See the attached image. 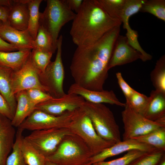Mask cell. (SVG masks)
Wrapping results in <instances>:
<instances>
[{"mask_svg": "<svg viewBox=\"0 0 165 165\" xmlns=\"http://www.w3.org/2000/svg\"><path fill=\"white\" fill-rule=\"evenodd\" d=\"M120 30V26H118L95 43L77 46L70 67L75 83L89 90H104L109 61Z\"/></svg>", "mask_w": 165, "mask_h": 165, "instance_id": "obj_1", "label": "cell"}, {"mask_svg": "<svg viewBox=\"0 0 165 165\" xmlns=\"http://www.w3.org/2000/svg\"><path fill=\"white\" fill-rule=\"evenodd\" d=\"M122 23L120 19L108 15L97 0H84L73 20L70 34L77 46H86L95 43Z\"/></svg>", "mask_w": 165, "mask_h": 165, "instance_id": "obj_2", "label": "cell"}, {"mask_svg": "<svg viewBox=\"0 0 165 165\" xmlns=\"http://www.w3.org/2000/svg\"><path fill=\"white\" fill-rule=\"evenodd\" d=\"M90 119L97 134L104 139L113 143L121 141L119 126L110 109L102 103L85 101L79 107Z\"/></svg>", "mask_w": 165, "mask_h": 165, "instance_id": "obj_3", "label": "cell"}, {"mask_svg": "<svg viewBox=\"0 0 165 165\" xmlns=\"http://www.w3.org/2000/svg\"><path fill=\"white\" fill-rule=\"evenodd\" d=\"M93 156L83 140L72 134L65 137L55 152L46 160L58 165H83Z\"/></svg>", "mask_w": 165, "mask_h": 165, "instance_id": "obj_4", "label": "cell"}, {"mask_svg": "<svg viewBox=\"0 0 165 165\" xmlns=\"http://www.w3.org/2000/svg\"><path fill=\"white\" fill-rule=\"evenodd\" d=\"M43 13H40L39 24L43 26L52 38L54 48L57 49V43L62 28L73 20L76 13L68 7L65 0H47Z\"/></svg>", "mask_w": 165, "mask_h": 165, "instance_id": "obj_5", "label": "cell"}, {"mask_svg": "<svg viewBox=\"0 0 165 165\" xmlns=\"http://www.w3.org/2000/svg\"><path fill=\"white\" fill-rule=\"evenodd\" d=\"M68 128L83 140L93 156L115 144L104 139L97 134L90 119L80 108L76 110Z\"/></svg>", "mask_w": 165, "mask_h": 165, "instance_id": "obj_6", "label": "cell"}, {"mask_svg": "<svg viewBox=\"0 0 165 165\" xmlns=\"http://www.w3.org/2000/svg\"><path fill=\"white\" fill-rule=\"evenodd\" d=\"M63 37L61 35L57 43L55 59L51 61L43 73L38 74L40 81L47 93L53 98H59L65 94L63 89L64 70L62 59Z\"/></svg>", "mask_w": 165, "mask_h": 165, "instance_id": "obj_7", "label": "cell"}, {"mask_svg": "<svg viewBox=\"0 0 165 165\" xmlns=\"http://www.w3.org/2000/svg\"><path fill=\"white\" fill-rule=\"evenodd\" d=\"M72 134L68 128H52L33 131L24 138L46 158L55 152L65 137Z\"/></svg>", "mask_w": 165, "mask_h": 165, "instance_id": "obj_8", "label": "cell"}, {"mask_svg": "<svg viewBox=\"0 0 165 165\" xmlns=\"http://www.w3.org/2000/svg\"><path fill=\"white\" fill-rule=\"evenodd\" d=\"M122 112L124 130L123 140L144 135L158 128L165 127V124L146 118L134 110L127 102Z\"/></svg>", "mask_w": 165, "mask_h": 165, "instance_id": "obj_9", "label": "cell"}, {"mask_svg": "<svg viewBox=\"0 0 165 165\" xmlns=\"http://www.w3.org/2000/svg\"><path fill=\"white\" fill-rule=\"evenodd\" d=\"M76 109L66 112L58 116L34 110L18 128L24 130L32 131L52 128H68Z\"/></svg>", "mask_w": 165, "mask_h": 165, "instance_id": "obj_10", "label": "cell"}, {"mask_svg": "<svg viewBox=\"0 0 165 165\" xmlns=\"http://www.w3.org/2000/svg\"><path fill=\"white\" fill-rule=\"evenodd\" d=\"M11 83L12 92L14 95L20 91L32 88L39 89L46 93L40 81L38 71L30 57L20 69L12 71Z\"/></svg>", "mask_w": 165, "mask_h": 165, "instance_id": "obj_11", "label": "cell"}, {"mask_svg": "<svg viewBox=\"0 0 165 165\" xmlns=\"http://www.w3.org/2000/svg\"><path fill=\"white\" fill-rule=\"evenodd\" d=\"M85 100L79 95L65 94L59 98H52L36 105L34 110H38L55 116L61 115L68 111H73L79 108Z\"/></svg>", "mask_w": 165, "mask_h": 165, "instance_id": "obj_12", "label": "cell"}, {"mask_svg": "<svg viewBox=\"0 0 165 165\" xmlns=\"http://www.w3.org/2000/svg\"><path fill=\"white\" fill-rule=\"evenodd\" d=\"M156 149L150 145L141 143L134 138H130L115 143L99 154L92 156L88 163L93 164L102 162L108 158L131 150H138L149 152Z\"/></svg>", "mask_w": 165, "mask_h": 165, "instance_id": "obj_13", "label": "cell"}, {"mask_svg": "<svg viewBox=\"0 0 165 165\" xmlns=\"http://www.w3.org/2000/svg\"><path fill=\"white\" fill-rule=\"evenodd\" d=\"M141 54L128 44L126 36H118L109 61L108 69L142 60Z\"/></svg>", "mask_w": 165, "mask_h": 165, "instance_id": "obj_14", "label": "cell"}, {"mask_svg": "<svg viewBox=\"0 0 165 165\" xmlns=\"http://www.w3.org/2000/svg\"><path fill=\"white\" fill-rule=\"evenodd\" d=\"M68 93L80 96L86 101L94 103H108L125 107V103L121 102L112 90L98 91L89 90L74 83L70 86Z\"/></svg>", "mask_w": 165, "mask_h": 165, "instance_id": "obj_15", "label": "cell"}, {"mask_svg": "<svg viewBox=\"0 0 165 165\" xmlns=\"http://www.w3.org/2000/svg\"><path fill=\"white\" fill-rule=\"evenodd\" d=\"M0 37L18 50L33 49L34 39L27 29L19 31L8 24L2 23L0 27Z\"/></svg>", "mask_w": 165, "mask_h": 165, "instance_id": "obj_16", "label": "cell"}, {"mask_svg": "<svg viewBox=\"0 0 165 165\" xmlns=\"http://www.w3.org/2000/svg\"><path fill=\"white\" fill-rule=\"evenodd\" d=\"M16 132L11 120L0 114V165H6L12 150Z\"/></svg>", "mask_w": 165, "mask_h": 165, "instance_id": "obj_17", "label": "cell"}, {"mask_svg": "<svg viewBox=\"0 0 165 165\" xmlns=\"http://www.w3.org/2000/svg\"><path fill=\"white\" fill-rule=\"evenodd\" d=\"M28 0H13L9 7L8 22L11 27L19 31L28 29L29 16Z\"/></svg>", "mask_w": 165, "mask_h": 165, "instance_id": "obj_18", "label": "cell"}, {"mask_svg": "<svg viewBox=\"0 0 165 165\" xmlns=\"http://www.w3.org/2000/svg\"><path fill=\"white\" fill-rule=\"evenodd\" d=\"M142 115L150 120L165 124V93L152 90Z\"/></svg>", "mask_w": 165, "mask_h": 165, "instance_id": "obj_19", "label": "cell"}, {"mask_svg": "<svg viewBox=\"0 0 165 165\" xmlns=\"http://www.w3.org/2000/svg\"><path fill=\"white\" fill-rule=\"evenodd\" d=\"M15 96L16 106L11 123L14 127H18L34 111L35 106L29 100L26 90L18 92Z\"/></svg>", "mask_w": 165, "mask_h": 165, "instance_id": "obj_20", "label": "cell"}, {"mask_svg": "<svg viewBox=\"0 0 165 165\" xmlns=\"http://www.w3.org/2000/svg\"><path fill=\"white\" fill-rule=\"evenodd\" d=\"M31 50L16 51H0V66L16 71L20 69L29 58Z\"/></svg>", "mask_w": 165, "mask_h": 165, "instance_id": "obj_21", "label": "cell"}, {"mask_svg": "<svg viewBox=\"0 0 165 165\" xmlns=\"http://www.w3.org/2000/svg\"><path fill=\"white\" fill-rule=\"evenodd\" d=\"M12 71L0 66V94L8 103L14 115L16 102L12 90L11 74Z\"/></svg>", "mask_w": 165, "mask_h": 165, "instance_id": "obj_22", "label": "cell"}, {"mask_svg": "<svg viewBox=\"0 0 165 165\" xmlns=\"http://www.w3.org/2000/svg\"><path fill=\"white\" fill-rule=\"evenodd\" d=\"M141 143L165 151V127L152 131L144 135L133 138Z\"/></svg>", "mask_w": 165, "mask_h": 165, "instance_id": "obj_23", "label": "cell"}, {"mask_svg": "<svg viewBox=\"0 0 165 165\" xmlns=\"http://www.w3.org/2000/svg\"><path fill=\"white\" fill-rule=\"evenodd\" d=\"M42 0H28L29 16L27 30L34 40L36 36L39 25L40 13L39 7Z\"/></svg>", "mask_w": 165, "mask_h": 165, "instance_id": "obj_24", "label": "cell"}, {"mask_svg": "<svg viewBox=\"0 0 165 165\" xmlns=\"http://www.w3.org/2000/svg\"><path fill=\"white\" fill-rule=\"evenodd\" d=\"M151 79L155 90L165 93V55L157 60L150 74Z\"/></svg>", "mask_w": 165, "mask_h": 165, "instance_id": "obj_25", "label": "cell"}, {"mask_svg": "<svg viewBox=\"0 0 165 165\" xmlns=\"http://www.w3.org/2000/svg\"><path fill=\"white\" fill-rule=\"evenodd\" d=\"M24 130L18 128L16 132V139L12 149L11 154L8 156L6 165H27L23 155L21 142L24 137L22 134Z\"/></svg>", "mask_w": 165, "mask_h": 165, "instance_id": "obj_26", "label": "cell"}, {"mask_svg": "<svg viewBox=\"0 0 165 165\" xmlns=\"http://www.w3.org/2000/svg\"><path fill=\"white\" fill-rule=\"evenodd\" d=\"M21 148L27 165H46V157L30 144L23 137Z\"/></svg>", "mask_w": 165, "mask_h": 165, "instance_id": "obj_27", "label": "cell"}, {"mask_svg": "<svg viewBox=\"0 0 165 165\" xmlns=\"http://www.w3.org/2000/svg\"><path fill=\"white\" fill-rule=\"evenodd\" d=\"M33 49L53 53L55 52L51 35L43 26L40 24L36 36L34 40Z\"/></svg>", "mask_w": 165, "mask_h": 165, "instance_id": "obj_28", "label": "cell"}, {"mask_svg": "<svg viewBox=\"0 0 165 165\" xmlns=\"http://www.w3.org/2000/svg\"><path fill=\"white\" fill-rule=\"evenodd\" d=\"M53 53L51 52L33 49L31 51L30 58L38 74L42 73L50 63Z\"/></svg>", "mask_w": 165, "mask_h": 165, "instance_id": "obj_29", "label": "cell"}, {"mask_svg": "<svg viewBox=\"0 0 165 165\" xmlns=\"http://www.w3.org/2000/svg\"><path fill=\"white\" fill-rule=\"evenodd\" d=\"M140 11L151 14L165 21V0H146Z\"/></svg>", "mask_w": 165, "mask_h": 165, "instance_id": "obj_30", "label": "cell"}, {"mask_svg": "<svg viewBox=\"0 0 165 165\" xmlns=\"http://www.w3.org/2000/svg\"><path fill=\"white\" fill-rule=\"evenodd\" d=\"M145 0H126L120 16L124 29L129 25V21L130 17L140 11Z\"/></svg>", "mask_w": 165, "mask_h": 165, "instance_id": "obj_31", "label": "cell"}, {"mask_svg": "<svg viewBox=\"0 0 165 165\" xmlns=\"http://www.w3.org/2000/svg\"><path fill=\"white\" fill-rule=\"evenodd\" d=\"M97 1L101 7L110 17L120 19L121 14L126 0Z\"/></svg>", "mask_w": 165, "mask_h": 165, "instance_id": "obj_32", "label": "cell"}, {"mask_svg": "<svg viewBox=\"0 0 165 165\" xmlns=\"http://www.w3.org/2000/svg\"><path fill=\"white\" fill-rule=\"evenodd\" d=\"M165 155V151L157 149L138 158L128 165H157Z\"/></svg>", "mask_w": 165, "mask_h": 165, "instance_id": "obj_33", "label": "cell"}, {"mask_svg": "<svg viewBox=\"0 0 165 165\" xmlns=\"http://www.w3.org/2000/svg\"><path fill=\"white\" fill-rule=\"evenodd\" d=\"M148 152L138 150H131L127 152L123 156L108 161L99 162L94 165H128L138 158Z\"/></svg>", "mask_w": 165, "mask_h": 165, "instance_id": "obj_34", "label": "cell"}, {"mask_svg": "<svg viewBox=\"0 0 165 165\" xmlns=\"http://www.w3.org/2000/svg\"><path fill=\"white\" fill-rule=\"evenodd\" d=\"M125 29L127 30L126 36L128 44L141 54L142 57V61L145 62L150 60L152 58V56L145 52L139 44L138 40V32L132 29L130 25L126 27Z\"/></svg>", "mask_w": 165, "mask_h": 165, "instance_id": "obj_35", "label": "cell"}, {"mask_svg": "<svg viewBox=\"0 0 165 165\" xmlns=\"http://www.w3.org/2000/svg\"><path fill=\"white\" fill-rule=\"evenodd\" d=\"M148 97L136 91L126 102L130 107L137 112L143 115L147 106Z\"/></svg>", "mask_w": 165, "mask_h": 165, "instance_id": "obj_36", "label": "cell"}, {"mask_svg": "<svg viewBox=\"0 0 165 165\" xmlns=\"http://www.w3.org/2000/svg\"><path fill=\"white\" fill-rule=\"evenodd\" d=\"M26 91L29 100L35 106L53 98L46 93L39 89H30Z\"/></svg>", "mask_w": 165, "mask_h": 165, "instance_id": "obj_37", "label": "cell"}, {"mask_svg": "<svg viewBox=\"0 0 165 165\" xmlns=\"http://www.w3.org/2000/svg\"><path fill=\"white\" fill-rule=\"evenodd\" d=\"M116 76L119 85L126 99H128L136 91L130 87L126 82L121 72L116 73Z\"/></svg>", "mask_w": 165, "mask_h": 165, "instance_id": "obj_38", "label": "cell"}, {"mask_svg": "<svg viewBox=\"0 0 165 165\" xmlns=\"http://www.w3.org/2000/svg\"><path fill=\"white\" fill-rule=\"evenodd\" d=\"M0 114L10 120L13 119L14 114L9 105L0 94Z\"/></svg>", "mask_w": 165, "mask_h": 165, "instance_id": "obj_39", "label": "cell"}, {"mask_svg": "<svg viewBox=\"0 0 165 165\" xmlns=\"http://www.w3.org/2000/svg\"><path fill=\"white\" fill-rule=\"evenodd\" d=\"M3 23L0 21V27ZM18 51L17 49L2 39L0 37V51L11 52Z\"/></svg>", "mask_w": 165, "mask_h": 165, "instance_id": "obj_40", "label": "cell"}, {"mask_svg": "<svg viewBox=\"0 0 165 165\" xmlns=\"http://www.w3.org/2000/svg\"><path fill=\"white\" fill-rule=\"evenodd\" d=\"M68 7L77 13L79 10L83 1L82 0H65Z\"/></svg>", "mask_w": 165, "mask_h": 165, "instance_id": "obj_41", "label": "cell"}, {"mask_svg": "<svg viewBox=\"0 0 165 165\" xmlns=\"http://www.w3.org/2000/svg\"><path fill=\"white\" fill-rule=\"evenodd\" d=\"M9 8L0 6V21L3 24H7Z\"/></svg>", "mask_w": 165, "mask_h": 165, "instance_id": "obj_42", "label": "cell"}, {"mask_svg": "<svg viewBox=\"0 0 165 165\" xmlns=\"http://www.w3.org/2000/svg\"><path fill=\"white\" fill-rule=\"evenodd\" d=\"M157 165H165V155L163 156Z\"/></svg>", "mask_w": 165, "mask_h": 165, "instance_id": "obj_43", "label": "cell"}, {"mask_svg": "<svg viewBox=\"0 0 165 165\" xmlns=\"http://www.w3.org/2000/svg\"><path fill=\"white\" fill-rule=\"evenodd\" d=\"M46 165H58L52 162L46 160Z\"/></svg>", "mask_w": 165, "mask_h": 165, "instance_id": "obj_44", "label": "cell"}, {"mask_svg": "<svg viewBox=\"0 0 165 165\" xmlns=\"http://www.w3.org/2000/svg\"><path fill=\"white\" fill-rule=\"evenodd\" d=\"M83 165H94L93 164H89L88 163L86 164Z\"/></svg>", "mask_w": 165, "mask_h": 165, "instance_id": "obj_45", "label": "cell"}]
</instances>
